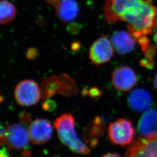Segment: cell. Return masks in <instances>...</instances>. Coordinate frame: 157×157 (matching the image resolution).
<instances>
[{"mask_svg":"<svg viewBox=\"0 0 157 157\" xmlns=\"http://www.w3.org/2000/svg\"><path fill=\"white\" fill-rule=\"evenodd\" d=\"M104 13L110 23L127 22L136 37L150 34L157 22V8L150 0H106Z\"/></svg>","mask_w":157,"mask_h":157,"instance_id":"obj_1","label":"cell"},{"mask_svg":"<svg viewBox=\"0 0 157 157\" xmlns=\"http://www.w3.org/2000/svg\"><path fill=\"white\" fill-rule=\"evenodd\" d=\"M75 120L71 113H65L56 118L54 127L59 140L71 151L79 154H89L90 148L79 138L76 133Z\"/></svg>","mask_w":157,"mask_h":157,"instance_id":"obj_2","label":"cell"},{"mask_svg":"<svg viewBox=\"0 0 157 157\" xmlns=\"http://www.w3.org/2000/svg\"><path fill=\"white\" fill-rule=\"evenodd\" d=\"M107 131L108 137L114 144L125 147L134 142L135 128L129 120L121 118L110 122Z\"/></svg>","mask_w":157,"mask_h":157,"instance_id":"obj_3","label":"cell"},{"mask_svg":"<svg viewBox=\"0 0 157 157\" xmlns=\"http://www.w3.org/2000/svg\"><path fill=\"white\" fill-rule=\"evenodd\" d=\"M14 97L17 102L21 106H33L40 100V88L34 80H22L15 87Z\"/></svg>","mask_w":157,"mask_h":157,"instance_id":"obj_4","label":"cell"},{"mask_svg":"<svg viewBox=\"0 0 157 157\" xmlns=\"http://www.w3.org/2000/svg\"><path fill=\"white\" fill-rule=\"evenodd\" d=\"M124 157H157V134L137 138L128 148Z\"/></svg>","mask_w":157,"mask_h":157,"instance_id":"obj_5","label":"cell"},{"mask_svg":"<svg viewBox=\"0 0 157 157\" xmlns=\"http://www.w3.org/2000/svg\"><path fill=\"white\" fill-rule=\"evenodd\" d=\"M113 46L106 37L101 36L90 46L89 58L97 66L108 62L113 56Z\"/></svg>","mask_w":157,"mask_h":157,"instance_id":"obj_6","label":"cell"},{"mask_svg":"<svg viewBox=\"0 0 157 157\" xmlns=\"http://www.w3.org/2000/svg\"><path fill=\"white\" fill-rule=\"evenodd\" d=\"M29 132L24 126L14 124L7 126L5 130L4 143L14 150L25 148L28 144Z\"/></svg>","mask_w":157,"mask_h":157,"instance_id":"obj_7","label":"cell"},{"mask_svg":"<svg viewBox=\"0 0 157 157\" xmlns=\"http://www.w3.org/2000/svg\"><path fill=\"white\" fill-rule=\"evenodd\" d=\"M28 132L31 143L34 144H44L52 137V125L46 119H36L30 124Z\"/></svg>","mask_w":157,"mask_h":157,"instance_id":"obj_8","label":"cell"},{"mask_svg":"<svg viewBox=\"0 0 157 157\" xmlns=\"http://www.w3.org/2000/svg\"><path fill=\"white\" fill-rule=\"evenodd\" d=\"M137 82L136 74L132 68L123 66L117 69L112 75L114 87L121 92H127L133 89Z\"/></svg>","mask_w":157,"mask_h":157,"instance_id":"obj_9","label":"cell"},{"mask_svg":"<svg viewBox=\"0 0 157 157\" xmlns=\"http://www.w3.org/2000/svg\"><path fill=\"white\" fill-rule=\"evenodd\" d=\"M152 102L151 95L147 90L142 88L133 90L128 98V104L130 108L140 113L148 110Z\"/></svg>","mask_w":157,"mask_h":157,"instance_id":"obj_10","label":"cell"},{"mask_svg":"<svg viewBox=\"0 0 157 157\" xmlns=\"http://www.w3.org/2000/svg\"><path fill=\"white\" fill-rule=\"evenodd\" d=\"M130 32L121 31L114 32L111 42L114 49L121 55H125L133 51L136 42Z\"/></svg>","mask_w":157,"mask_h":157,"instance_id":"obj_11","label":"cell"},{"mask_svg":"<svg viewBox=\"0 0 157 157\" xmlns=\"http://www.w3.org/2000/svg\"><path fill=\"white\" fill-rule=\"evenodd\" d=\"M138 131L142 137L150 136L157 134V109L145 111L140 119Z\"/></svg>","mask_w":157,"mask_h":157,"instance_id":"obj_12","label":"cell"},{"mask_svg":"<svg viewBox=\"0 0 157 157\" xmlns=\"http://www.w3.org/2000/svg\"><path fill=\"white\" fill-rule=\"evenodd\" d=\"M54 7L59 19L65 22L74 20L78 13V7L75 0H58Z\"/></svg>","mask_w":157,"mask_h":157,"instance_id":"obj_13","label":"cell"},{"mask_svg":"<svg viewBox=\"0 0 157 157\" xmlns=\"http://www.w3.org/2000/svg\"><path fill=\"white\" fill-rule=\"evenodd\" d=\"M105 125L100 117H96L93 122L87 126L85 132V140L89 142L91 145H96L98 144L97 138L101 136L105 132Z\"/></svg>","mask_w":157,"mask_h":157,"instance_id":"obj_14","label":"cell"},{"mask_svg":"<svg viewBox=\"0 0 157 157\" xmlns=\"http://www.w3.org/2000/svg\"><path fill=\"white\" fill-rule=\"evenodd\" d=\"M1 24L5 25L13 21L17 15L15 6L7 0H2L0 3Z\"/></svg>","mask_w":157,"mask_h":157,"instance_id":"obj_15","label":"cell"},{"mask_svg":"<svg viewBox=\"0 0 157 157\" xmlns=\"http://www.w3.org/2000/svg\"><path fill=\"white\" fill-rule=\"evenodd\" d=\"M56 103L52 100H47L43 103L42 107L46 111H53L56 108Z\"/></svg>","mask_w":157,"mask_h":157,"instance_id":"obj_16","label":"cell"},{"mask_svg":"<svg viewBox=\"0 0 157 157\" xmlns=\"http://www.w3.org/2000/svg\"><path fill=\"white\" fill-rule=\"evenodd\" d=\"M86 94L92 97H98L102 95V92L97 87H92L89 90H86Z\"/></svg>","mask_w":157,"mask_h":157,"instance_id":"obj_17","label":"cell"},{"mask_svg":"<svg viewBox=\"0 0 157 157\" xmlns=\"http://www.w3.org/2000/svg\"><path fill=\"white\" fill-rule=\"evenodd\" d=\"M36 51L34 48L29 49L27 53V56L29 59H33L36 56Z\"/></svg>","mask_w":157,"mask_h":157,"instance_id":"obj_18","label":"cell"},{"mask_svg":"<svg viewBox=\"0 0 157 157\" xmlns=\"http://www.w3.org/2000/svg\"><path fill=\"white\" fill-rule=\"evenodd\" d=\"M0 157H9L8 151L7 148L5 147L2 149L1 151V154H0Z\"/></svg>","mask_w":157,"mask_h":157,"instance_id":"obj_19","label":"cell"},{"mask_svg":"<svg viewBox=\"0 0 157 157\" xmlns=\"http://www.w3.org/2000/svg\"><path fill=\"white\" fill-rule=\"evenodd\" d=\"M102 157H121L117 153H108L104 155Z\"/></svg>","mask_w":157,"mask_h":157,"instance_id":"obj_20","label":"cell"},{"mask_svg":"<svg viewBox=\"0 0 157 157\" xmlns=\"http://www.w3.org/2000/svg\"><path fill=\"white\" fill-rule=\"evenodd\" d=\"M154 85L155 88L157 92V73L155 75V76L154 80Z\"/></svg>","mask_w":157,"mask_h":157,"instance_id":"obj_21","label":"cell"}]
</instances>
